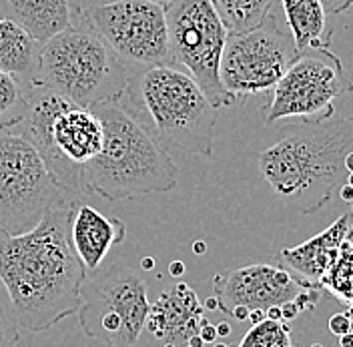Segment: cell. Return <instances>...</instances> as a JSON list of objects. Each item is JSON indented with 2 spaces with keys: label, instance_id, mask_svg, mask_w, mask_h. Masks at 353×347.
Returning a JSON list of instances; mask_svg holds the SVG:
<instances>
[{
  "label": "cell",
  "instance_id": "obj_3",
  "mask_svg": "<svg viewBox=\"0 0 353 347\" xmlns=\"http://www.w3.org/2000/svg\"><path fill=\"white\" fill-rule=\"evenodd\" d=\"M105 141L101 152L83 167V193L105 201L169 193L179 183V169L165 147L157 143L121 101L94 107Z\"/></svg>",
  "mask_w": 353,
  "mask_h": 347
},
{
  "label": "cell",
  "instance_id": "obj_7",
  "mask_svg": "<svg viewBox=\"0 0 353 347\" xmlns=\"http://www.w3.org/2000/svg\"><path fill=\"white\" fill-rule=\"evenodd\" d=\"M70 201L21 123L0 127V235L26 233Z\"/></svg>",
  "mask_w": 353,
  "mask_h": 347
},
{
  "label": "cell",
  "instance_id": "obj_45",
  "mask_svg": "<svg viewBox=\"0 0 353 347\" xmlns=\"http://www.w3.org/2000/svg\"><path fill=\"white\" fill-rule=\"evenodd\" d=\"M350 231H352V233H353V213H352V227H350Z\"/></svg>",
  "mask_w": 353,
  "mask_h": 347
},
{
  "label": "cell",
  "instance_id": "obj_37",
  "mask_svg": "<svg viewBox=\"0 0 353 347\" xmlns=\"http://www.w3.org/2000/svg\"><path fill=\"white\" fill-rule=\"evenodd\" d=\"M343 165H345V171H347V173H353V151H350L347 155H345Z\"/></svg>",
  "mask_w": 353,
  "mask_h": 347
},
{
  "label": "cell",
  "instance_id": "obj_25",
  "mask_svg": "<svg viewBox=\"0 0 353 347\" xmlns=\"http://www.w3.org/2000/svg\"><path fill=\"white\" fill-rule=\"evenodd\" d=\"M199 335H201V339L205 341V344H215L217 341V327L213 326L209 319H205L203 321V326H201V329H199Z\"/></svg>",
  "mask_w": 353,
  "mask_h": 347
},
{
  "label": "cell",
  "instance_id": "obj_41",
  "mask_svg": "<svg viewBox=\"0 0 353 347\" xmlns=\"http://www.w3.org/2000/svg\"><path fill=\"white\" fill-rule=\"evenodd\" d=\"M213 347H231V346H227V344H221V341H215V344H213Z\"/></svg>",
  "mask_w": 353,
  "mask_h": 347
},
{
  "label": "cell",
  "instance_id": "obj_12",
  "mask_svg": "<svg viewBox=\"0 0 353 347\" xmlns=\"http://www.w3.org/2000/svg\"><path fill=\"white\" fill-rule=\"evenodd\" d=\"M127 66L171 65L165 6L151 0H112L81 10Z\"/></svg>",
  "mask_w": 353,
  "mask_h": 347
},
{
  "label": "cell",
  "instance_id": "obj_22",
  "mask_svg": "<svg viewBox=\"0 0 353 347\" xmlns=\"http://www.w3.org/2000/svg\"><path fill=\"white\" fill-rule=\"evenodd\" d=\"M237 347H293L291 333L281 327V321L263 319L251 327Z\"/></svg>",
  "mask_w": 353,
  "mask_h": 347
},
{
  "label": "cell",
  "instance_id": "obj_17",
  "mask_svg": "<svg viewBox=\"0 0 353 347\" xmlns=\"http://www.w3.org/2000/svg\"><path fill=\"white\" fill-rule=\"evenodd\" d=\"M0 12L41 44L72 26L68 0H0Z\"/></svg>",
  "mask_w": 353,
  "mask_h": 347
},
{
  "label": "cell",
  "instance_id": "obj_16",
  "mask_svg": "<svg viewBox=\"0 0 353 347\" xmlns=\"http://www.w3.org/2000/svg\"><path fill=\"white\" fill-rule=\"evenodd\" d=\"M352 215H341L333 221L325 231L311 237L305 243L283 249L279 253V265L291 273V277L303 289H321L319 281L330 271L333 261L337 259L341 243L350 235Z\"/></svg>",
  "mask_w": 353,
  "mask_h": 347
},
{
  "label": "cell",
  "instance_id": "obj_30",
  "mask_svg": "<svg viewBox=\"0 0 353 347\" xmlns=\"http://www.w3.org/2000/svg\"><path fill=\"white\" fill-rule=\"evenodd\" d=\"M339 195H341V199H343L345 203L353 205V187H352V185L343 183V185L339 187Z\"/></svg>",
  "mask_w": 353,
  "mask_h": 347
},
{
  "label": "cell",
  "instance_id": "obj_5",
  "mask_svg": "<svg viewBox=\"0 0 353 347\" xmlns=\"http://www.w3.org/2000/svg\"><path fill=\"white\" fill-rule=\"evenodd\" d=\"M129 75V66L83 21L41 46L32 83L72 105L94 109L109 101H121Z\"/></svg>",
  "mask_w": 353,
  "mask_h": 347
},
{
  "label": "cell",
  "instance_id": "obj_20",
  "mask_svg": "<svg viewBox=\"0 0 353 347\" xmlns=\"http://www.w3.org/2000/svg\"><path fill=\"white\" fill-rule=\"evenodd\" d=\"M229 32L257 26L271 12L273 0H211Z\"/></svg>",
  "mask_w": 353,
  "mask_h": 347
},
{
  "label": "cell",
  "instance_id": "obj_34",
  "mask_svg": "<svg viewBox=\"0 0 353 347\" xmlns=\"http://www.w3.org/2000/svg\"><path fill=\"white\" fill-rule=\"evenodd\" d=\"M339 346L341 347H353V333L347 331L345 335H339Z\"/></svg>",
  "mask_w": 353,
  "mask_h": 347
},
{
  "label": "cell",
  "instance_id": "obj_46",
  "mask_svg": "<svg viewBox=\"0 0 353 347\" xmlns=\"http://www.w3.org/2000/svg\"><path fill=\"white\" fill-rule=\"evenodd\" d=\"M311 347H323V346H319V344H313V346Z\"/></svg>",
  "mask_w": 353,
  "mask_h": 347
},
{
  "label": "cell",
  "instance_id": "obj_28",
  "mask_svg": "<svg viewBox=\"0 0 353 347\" xmlns=\"http://www.w3.org/2000/svg\"><path fill=\"white\" fill-rule=\"evenodd\" d=\"M265 317L271 321H283V313H281V305H273L269 309H265Z\"/></svg>",
  "mask_w": 353,
  "mask_h": 347
},
{
  "label": "cell",
  "instance_id": "obj_26",
  "mask_svg": "<svg viewBox=\"0 0 353 347\" xmlns=\"http://www.w3.org/2000/svg\"><path fill=\"white\" fill-rule=\"evenodd\" d=\"M321 2L325 4V8L333 10L335 14H339V12H343V10H347V8H352V6H350V0H321Z\"/></svg>",
  "mask_w": 353,
  "mask_h": 347
},
{
  "label": "cell",
  "instance_id": "obj_13",
  "mask_svg": "<svg viewBox=\"0 0 353 347\" xmlns=\"http://www.w3.org/2000/svg\"><path fill=\"white\" fill-rule=\"evenodd\" d=\"M215 297L219 309L229 315L233 307L243 305L249 311L269 309L273 305L293 301L303 289L281 265L255 263L239 269L223 271L213 277Z\"/></svg>",
  "mask_w": 353,
  "mask_h": 347
},
{
  "label": "cell",
  "instance_id": "obj_39",
  "mask_svg": "<svg viewBox=\"0 0 353 347\" xmlns=\"http://www.w3.org/2000/svg\"><path fill=\"white\" fill-rule=\"evenodd\" d=\"M141 267H143L145 271L153 269V267H154V259H153V257H145V259L141 261Z\"/></svg>",
  "mask_w": 353,
  "mask_h": 347
},
{
  "label": "cell",
  "instance_id": "obj_47",
  "mask_svg": "<svg viewBox=\"0 0 353 347\" xmlns=\"http://www.w3.org/2000/svg\"><path fill=\"white\" fill-rule=\"evenodd\" d=\"M293 347H295V346H293Z\"/></svg>",
  "mask_w": 353,
  "mask_h": 347
},
{
  "label": "cell",
  "instance_id": "obj_19",
  "mask_svg": "<svg viewBox=\"0 0 353 347\" xmlns=\"http://www.w3.org/2000/svg\"><path fill=\"white\" fill-rule=\"evenodd\" d=\"M43 44L34 41L21 24L0 17V70L14 75L21 83L30 85Z\"/></svg>",
  "mask_w": 353,
  "mask_h": 347
},
{
  "label": "cell",
  "instance_id": "obj_11",
  "mask_svg": "<svg viewBox=\"0 0 353 347\" xmlns=\"http://www.w3.org/2000/svg\"><path fill=\"white\" fill-rule=\"evenodd\" d=\"M295 54L291 32L269 12L257 26L227 34L219 65L221 85L235 103L271 90Z\"/></svg>",
  "mask_w": 353,
  "mask_h": 347
},
{
  "label": "cell",
  "instance_id": "obj_35",
  "mask_svg": "<svg viewBox=\"0 0 353 347\" xmlns=\"http://www.w3.org/2000/svg\"><path fill=\"white\" fill-rule=\"evenodd\" d=\"M205 309H209V311H217L219 309V301H217V297H209L205 304H203Z\"/></svg>",
  "mask_w": 353,
  "mask_h": 347
},
{
  "label": "cell",
  "instance_id": "obj_29",
  "mask_svg": "<svg viewBox=\"0 0 353 347\" xmlns=\"http://www.w3.org/2000/svg\"><path fill=\"white\" fill-rule=\"evenodd\" d=\"M231 317H235V321H247L249 319V309L247 307H243V305H237V307H233L231 309V313H229Z\"/></svg>",
  "mask_w": 353,
  "mask_h": 347
},
{
  "label": "cell",
  "instance_id": "obj_21",
  "mask_svg": "<svg viewBox=\"0 0 353 347\" xmlns=\"http://www.w3.org/2000/svg\"><path fill=\"white\" fill-rule=\"evenodd\" d=\"M321 289H327L339 301L353 305V233L350 231L347 239L341 243L339 255L333 261L330 271L319 281Z\"/></svg>",
  "mask_w": 353,
  "mask_h": 347
},
{
  "label": "cell",
  "instance_id": "obj_1",
  "mask_svg": "<svg viewBox=\"0 0 353 347\" xmlns=\"http://www.w3.org/2000/svg\"><path fill=\"white\" fill-rule=\"evenodd\" d=\"M70 203L26 233L0 235V281L17 324L28 331L54 327L83 304L87 273L68 241Z\"/></svg>",
  "mask_w": 353,
  "mask_h": 347
},
{
  "label": "cell",
  "instance_id": "obj_32",
  "mask_svg": "<svg viewBox=\"0 0 353 347\" xmlns=\"http://www.w3.org/2000/svg\"><path fill=\"white\" fill-rule=\"evenodd\" d=\"M263 319H267L263 309H253V311H249V319H247V321H251L253 326H255V324H261Z\"/></svg>",
  "mask_w": 353,
  "mask_h": 347
},
{
  "label": "cell",
  "instance_id": "obj_10",
  "mask_svg": "<svg viewBox=\"0 0 353 347\" xmlns=\"http://www.w3.org/2000/svg\"><path fill=\"white\" fill-rule=\"evenodd\" d=\"M149 285L131 267H110L83 285L79 321L92 339L109 347H132L145 331L149 315Z\"/></svg>",
  "mask_w": 353,
  "mask_h": 347
},
{
  "label": "cell",
  "instance_id": "obj_14",
  "mask_svg": "<svg viewBox=\"0 0 353 347\" xmlns=\"http://www.w3.org/2000/svg\"><path fill=\"white\" fill-rule=\"evenodd\" d=\"M127 235V227L121 219L107 217L99 209L74 199L68 211V241L81 261L87 279L101 273L110 249L121 245Z\"/></svg>",
  "mask_w": 353,
  "mask_h": 347
},
{
  "label": "cell",
  "instance_id": "obj_8",
  "mask_svg": "<svg viewBox=\"0 0 353 347\" xmlns=\"http://www.w3.org/2000/svg\"><path fill=\"white\" fill-rule=\"evenodd\" d=\"M271 90V101L263 107L267 125L277 121L317 125L333 119L335 101L352 92L353 83L331 48H307L293 57Z\"/></svg>",
  "mask_w": 353,
  "mask_h": 347
},
{
  "label": "cell",
  "instance_id": "obj_36",
  "mask_svg": "<svg viewBox=\"0 0 353 347\" xmlns=\"http://www.w3.org/2000/svg\"><path fill=\"white\" fill-rule=\"evenodd\" d=\"M193 251H195L197 255H203V253L207 251V243H205V241H195V243H193Z\"/></svg>",
  "mask_w": 353,
  "mask_h": 347
},
{
  "label": "cell",
  "instance_id": "obj_38",
  "mask_svg": "<svg viewBox=\"0 0 353 347\" xmlns=\"http://www.w3.org/2000/svg\"><path fill=\"white\" fill-rule=\"evenodd\" d=\"M187 346H191V347H203L205 346V341L201 339V335H193L191 339H189V344Z\"/></svg>",
  "mask_w": 353,
  "mask_h": 347
},
{
  "label": "cell",
  "instance_id": "obj_43",
  "mask_svg": "<svg viewBox=\"0 0 353 347\" xmlns=\"http://www.w3.org/2000/svg\"><path fill=\"white\" fill-rule=\"evenodd\" d=\"M347 185H352L353 187V173H350V177H347Z\"/></svg>",
  "mask_w": 353,
  "mask_h": 347
},
{
  "label": "cell",
  "instance_id": "obj_18",
  "mask_svg": "<svg viewBox=\"0 0 353 347\" xmlns=\"http://www.w3.org/2000/svg\"><path fill=\"white\" fill-rule=\"evenodd\" d=\"M281 6L297 52L307 48H331L333 26L321 0H281Z\"/></svg>",
  "mask_w": 353,
  "mask_h": 347
},
{
  "label": "cell",
  "instance_id": "obj_15",
  "mask_svg": "<svg viewBox=\"0 0 353 347\" xmlns=\"http://www.w3.org/2000/svg\"><path fill=\"white\" fill-rule=\"evenodd\" d=\"M205 319V307L195 289L181 281L169 287V291H163L151 304L145 329L154 339L185 347L193 335H199Z\"/></svg>",
  "mask_w": 353,
  "mask_h": 347
},
{
  "label": "cell",
  "instance_id": "obj_33",
  "mask_svg": "<svg viewBox=\"0 0 353 347\" xmlns=\"http://www.w3.org/2000/svg\"><path fill=\"white\" fill-rule=\"evenodd\" d=\"M215 327H217V335H219V337H229V335H231V326H229L227 321H221L219 326Z\"/></svg>",
  "mask_w": 353,
  "mask_h": 347
},
{
  "label": "cell",
  "instance_id": "obj_42",
  "mask_svg": "<svg viewBox=\"0 0 353 347\" xmlns=\"http://www.w3.org/2000/svg\"><path fill=\"white\" fill-rule=\"evenodd\" d=\"M151 2H157V4H167V2H171V0H151Z\"/></svg>",
  "mask_w": 353,
  "mask_h": 347
},
{
  "label": "cell",
  "instance_id": "obj_2",
  "mask_svg": "<svg viewBox=\"0 0 353 347\" xmlns=\"http://www.w3.org/2000/svg\"><path fill=\"white\" fill-rule=\"evenodd\" d=\"M353 151V117L317 125H293L259 152L257 163L273 193L303 215L331 201L345 177V155Z\"/></svg>",
  "mask_w": 353,
  "mask_h": 347
},
{
  "label": "cell",
  "instance_id": "obj_31",
  "mask_svg": "<svg viewBox=\"0 0 353 347\" xmlns=\"http://www.w3.org/2000/svg\"><path fill=\"white\" fill-rule=\"evenodd\" d=\"M169 273H171L173 277H181V275L185 273V263H183V261H173V263L169 265Z\"/></svg>",
  "mask_w": 353,
  "mask_h": 347
},
{
  "label": "cell",
  "instance_id": "obj_40",
  "mask_svg": "<svg viewBox=\"0 0 353 347\" xmlns=\"http://www.w3.org/2000/svg\"><path fill=\"white\" fill-rule=\"evenodd\" d=\"M345 315H347V319L353 321V305H347V311H345Z\"/></svg>",
  "mask_w": 353,
  "mask_h": 347
},
{
  "label": "cell",
  "instance_id": "obj_24",
  "mask_svg": "<svg viewBox=\"0 0 353 347\" xmlns=\"http://www.w3.org/2000/svg\"><path fill=\"white\" fill-rule=\"evenodd\" d=\"M330 331L333 335H345L347 331H350V319H347V315L345 313H335V315H331L330 317Z\"/></svg>",
  "mask_w": 353,
  "mask_h": 347
},
{
  "label": "cell",
  "instance_id": "obj_44",
  "mask_svg": "<svg viewBox=\"0 0 353 347\" xmlns=\"http://www.w3.org/2000/svg\"><path fill=\"white\" fill-rule=\"evenodd\" d=\"M350 331H352V333H353V321H350Z\"/></svg>",
  "mask_w": 353,
  "mask_h": 347
},
{
  "label": "cell",
  "instance_id": "obj_4",
  "mask_svg": "<svg viewBox=\"0 0 353 347\" xmlns=\"http://www.w3.org/2000/svg\"><path fill=\"white\" fill-rule=\"evenodd\" d=\"M121 103L161 147L213 155L219 109L185 70L173 65L139 66L129 75Z\"/></svg>",
  "mask_w": 353,
  "mask_h": 347
},
{
  "label": "cell",
  "instance_id": "obj_6",
  "mask_svg": "<svg viewBox=\"0 0 353 347\" xmlns=\"http://www.w3.org/2000/svg\"><path fill=\"white\" fill-rule=\"evenodd\" d=\"M28 87V107L21 121L46 167L68 195L83 193V167L92 161L105 141L99 115L72 105L41 85Z\"/></svg>",
  "mask_w": 353,
  "mask_h": 347
},
{
  "label": "cell",
  "instance_id": "obj_23",
  "mask_svg": "<svg viewBox=\"0 0 353 347\" xmlns=\"http://www.w3.org/2000/svg\"><path fill=\"white\" fill-rule=\"evenodd\" d=\"M21 339L19 324L12 315V311L4 309L0 305V347H17Z\"/></svg>",
  "mask_w": 353,
  "mask_h": 347
},
{
  "label": "cell",
  "instance_id": "obj_27",
  "mask_svg": "<svg viewBox=\"0 0 353 347\" xmlns=\"http://www.w3.org/2000/svg\"><path fill=\"white\" fill-rule=\"evenodd\" d=\"M281 313H283V321H293L299 315V309H297V305L293 304V301H285V304L281 305Z\"/></svg>",
  "mask_w": 353,
  "mask_h": 347
},
{
  "label": "cell",
  "instance_id": "obj_9",
  "mask_svg": "<svg viewBox=\"0 0 353 347\" xmlns=\"http://www.w3.org/2000/svg\"><path fill=\"white\" fill-rule=\"evenodd\" d=\"M165 6L171 65H179L197 83L213 107H233L235 99L223 88L219 65L227 26L211 0H171Z\"/></svg>",
  "mask_w": 353,
  "mask_h": 347
}]
</instances>
